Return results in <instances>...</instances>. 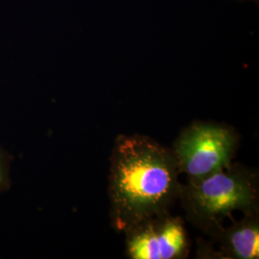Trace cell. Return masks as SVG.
I'll list each match as a JSON object with an SVG mask.
<instances>
[{"instance_id":"1","label":"cell","mask_w":259,"mask_h":259,"mask_svg":"<svg viewBox=\"0 0 259 259\" xmlns=\"http://www.w3.org/2000/svg\"><path fill=\"white\" fill-rule=\"evenodd\" d=\"M109 200L111 227L123 232L131 225L169 211L182 185L171 149L142 135L118 136L111 151Z\"/></svg>"},{"instance_id":"2","label":"cell","mask_w":259,"mask_h":259,"mask_svg":"<svg viewBox=\"0 0 259 259\" xmlns=\"http://www.w3.org/2000/svg\"><path fill=\"white\" fill-rule=\"evenodd\" d=\"M259 181L256 171L231 163L226 168L182 185L179 199L189 222L214 237L225 218L241 211L259 212Z\"/></svg>"},{"instance_id":"3","label":"cell","mask_w":259,"mask_h":259,"mask_svg":"<svg viewBox=\"0 0 259 259\" xmlns=\"http://www.w3.org/2000/svg\"><path fill=\"white\" fill-rule=\"evenodd\" d=\"M238 144L239 135L231 126L195 121L180 133L171 151L180 174L196 181L229 166Z\"/></svg>"},{"instance_id":"4","label":"cell","mask_w":259,"mask_h":259,"mask_svg":"<svg viewBox=\"0 0 259 259\" xmlns=\"http://www.w3.org/2000/svg\"><path fill=\"white\" fill-rule=\"evenodd\" d=\"M126 254L132 259H185L190 241L180 216L169 211L147 216L125 231Z\"/></svg>"},{"instance_id":"5","label":"cell","mask_w":259,"mask_h":259,"mask_svg":"<svg viewBox=\"0 0 259 259\" xmlns=\"http://www.w3.org/2000/svg\"><path fill=\"white\" fill-rule=\"evenodd\" d=\"M220 246L222 258L257 259L259 257V212L244 215L213 237Z\"/></svg>"}]
</instances>
